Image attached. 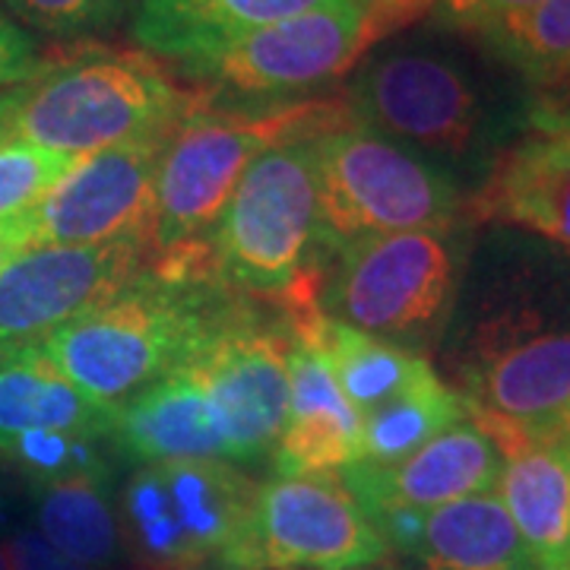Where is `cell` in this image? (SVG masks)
Returning a JSON list of instances; mask_svg holds the SVG:
<instances>
[{"instance_id":"cell-25","label":"cell","mask_w":570,"mask_h":570,"mask_svg":"<svg viewBox=\"0 0 570 570\" xmlns=\"http://www.w3.org/2000/svg\"><path fill=\"white\" fill-rule=\"evenodd\" d=\"M463 419H466V403L460 390L444 384L434 374V367H428L403 393L362 415L358 463L396 466Z\"/></svg>"},{"instance_id":"cell-35","label":"cell","mask_w":570,"mask_h":570,"mask_svg":"<svg viewBox=\"0 0 570 570\" xmlns=\"http://www.w3.org/2000/svg\"><path fill=\"white\" fill-rule=\"evenodd\" d=\"M20 96L22 86H13V89H3V92H0V140L10 137V124H13V115H17Z\"/></svg>"},{"instance_id":"cell-16","label":"cell","mask_w":570,"mask_h":570,"mask_svg":"<svg viewBox=\"0 0 570 570\" xmlns=\"http://www.w3.org/2000/svg\"><path fill=\"white\" fill-rule=\"evenodd\" d=\"M504 453L485 428L463 419L396 466L355 463L343 472L371 523L390 513H428L498 485Z\"/></svg>"},{"instance_id":"cell-8","label":"cell","mask_w":570,"mask_h":570,"mask_svg":"<svg viewBox=\"0 0 570 570\" xmlns=\"http://www.w3.org/2000/svg\"><path fill=\"white\" fill-rule=\"evenodd\" d=\"M456 367L466 415L508 453L570 406V314L504 307L479 324Z\"/></svg>"},{"instance_id":"cell-19","label":"cell","mask_w":570,"mask_h":570,"mask_svg":"<svg viewBox=\"0 0 570 570\" xmlns=\"http://www.w3.org/2000/svg\"><path fill=\"white\" fill-rule=\"evenodd\" d=\"M108 438L140 466L228 456L223 428L194 362L168 371L163 381L115 409Z\"/></svg>"},{"instance_id":"cell-13","label":"cell","mask_w":570,"mask_h":570,"mask_svg":"<svg viewBox=\"0 0 570 570\" xmlns=\"http://www.w3.org/2000/svg\"><path fill=\"white\" fill-rule=\"evenodd\" d=\"M146 250V238L20 250L0 269V355L36 346L118 295L142 273Z\"/></svg>"},{"instance_id":"cell-31","label":"cell","mask_w":570,"mask_h":570,"mask_svg":"<svg viewBox=\"0 0 570 570\" xmlns=\"http://www.w3.org/2000/svg\"><path fill=\"white\" fill-rule=\"evenodd\" d=\"M535 3L539 0H434V20L448 29L482 36L485 29L508 20L513 13L530 10Z\"/></svg>"},{"instance_id":"cell-24","label":"cell","mask_w":570,"mask_h":570,"mask_svg":"<svg viewBox=\"0 0 570 570\" xmlns=\"http://www.w3.org/2000/svg\"><path fill=\"white\" fill-rule=\"evenodd\" d=\"M108 472H80L36 485L39 532L86 570L111 568L121 551V523L108 501Z\"/></svg>"},{"instance_id":"cell-6","label":"cell","mask_w":570,"mask_h":570,"mask_svg":"<svg viewBox=\"0 0 570 570\" xmlns=\"http://www.w3.org/2000/svg\"><path fill=\"white\" fill-rule=\"evenodd\" d=\"M254 501L257 482L225 460L146 463L124 485L121 539L140 570H247Z\"/></svg>"},{"instance_id":"cell-26","label":"cell","mask_w":570,"mask_h":570,"mask_svg":"<svg viewBox=\"0 0 570 570\" xmlns=\"http://www.w3.org/2000/svg\"><path fill=\"white\" fill-rule=\"evenodd\" d=\"M479 39L530 80L570 77V0H539L485 29Z\"/></svg>"},{"instance_id":"cell-1","label":"cell","mask_w":570,"mask_h":570,"mask_svg":"<svg viewBox=\"0 0 570 570\" xmlns=\"http://www.w3.org/2000/svg\"><path fill=\"white\" fill-rule=\"evenodd\" d=\"M348 121L346 102L190 108L168 130L159 156L146 269L171 283H216L209 238L247 165L279 142L317 140Z\"/></svg>"},{"instance_id":"cell-14","label":"cell","mask_w":570,"mask_h":570,"mask_svg":"<svg viewBox=\"0 0 570 570\" xmlns=\"http://www.w3.org/2000/svg\"><path fill=\"white\" fill-rule=\"evenodd\" d=\"M288 326L257 317L242 302L194 362L223 428L228 460L273 453L288 415Z\"/></svg>"},{"instance_id":"cell-22","label":"cell","mask_w":570,"mask_h":570,"mask_svg":"<svg viewBox=\"0 0 570 570\" xmlns=\"http://www.w3.org/2000/svg\"><path fill=\"white\" fill-rule=\"evenodd\" d=\"M283 321L292 336H302L321 348L336 387L343 390L358 419L403 393L422 371L431 367V362L412 348L330 321L321 305L288 311Z\"/></svg>"},{"instance_id":"cell-36","label":"cell","mask_w":570,"mask_h":570,"mask_svg":"<svg viewBox=\"0 0 570 570\" xmlns=\"http://www.w3.org/2000/svg\"><path fill=\"white\" fill-rule=\"evenodd\" d=\"M546 434H561V438H570V406L558 415V422H554Z\"/></svg>"},{"instance_id":"cell-33","label":"cell","mask_w":570,"mask_h":570,"mask_svg":"<svg viewBox=\"0 0 570 570\" xmlns=\"http://www.w3.org/2000/svg\"><path fill=\"white\" fill-rule=\"evenodd\" d=\"M384 20H387L390 29H396V26H403V22L415 20L422 10L428 7H434V0H367Z\"/></svg>"},{"instance_id":"cell-17","label":"cell","mask_w":570,"mask_h":570,"mask_svg":"<svg viewBox=\"0 0 570 570\" xmlns=\"http://www.w3.org/2000/svg\"><path fill=\"white\" fill-rule=\"evenodd\" d=\"M269 456L273 472L288 479L336 475L362 456V419L336 387L321 348L302 336H292L288 348V415Z\"/></svg>"},{"instance_id":"cell-37","label":"cell","mask_w":570,"mask_h":570,"mask_svg":"<svg viewBox=\"0 0 570 570\" xmlns=\"http://www.w3.org/2000/svg\"><path fill=\"white\" fill-rule=\"evenodd\" d=\"M197 570H242V568H232V564H223V561H209V564H204V568Z\"/></svg>"},{"instance_id":"cell-34","label":"cell","mask_w":570,"mask_h":570,"mask_svg":"<svg viewBox=\"0 0 570 570\" xmlns=\"http://www.w3.org/2000/svg\"><path fill=\"white\" fill-rule=\"evenodd\" d=\"M20 250H26V242H22V228H20V216L0 223V269L10 264Z\"/></svg>"},{"instance_id":"cell-2","label":"cell","mask_w":570,"mask_h":570,"mask_svg":"<svg viewBox=\"0 0 570 570\" xmlns=\"http://www.w3.org/2000/svg\"><path fill=\"white\" fill-rule=\"evenodd\" d=\"M238 305L219 283H168L142 266L118 295L32 348L86 400L115 412L194 358Z\"/></svg>"},{"instance_id":"cell-30","label":"cell","mask_w":570,"mask_h":570,"mask_svg":"<svg viewBox=\"0 0 570 570\" xmlns=\"http://www.w3.org/2000/svg\"><path fill=\"white\" fill-rule=\"evenodd\" d=\"M48 61L39 55L36 39L0 10V92L36 80Z\"/></svg>"},{"instance_id":"cell-15","label":"cell","mask_w":570,"mask_h":570,"mask_svg":"<svg viewBox=\"0 0 570 570\" xmlns=\"http://www.w3.org/2000/svg\"><path fill=\"white\" fill-rule=\"evenodd\" d=\"M479 223L513 225L570 250V111L542 108L523 134L494 156L469 200Z\"/></svg>"},{"instance_id":"cell-27","label":"cell","mask_w":570,"mask_h":570,"mask_svg":"<svg viewBox=\"0 0 570 570\" xmlns=\"http://www.w3.org/2000/svg\"><path fill=\"white\" fill-rule=\"evenodd\" d=\"M96 441L99 438H80L63 431H29L3 444L0 456L32 485H48L80 472H108Z\"/></svg>"},{"instance_id":"cell-10","label":"cell","mask_w":570,"mask_h":570,"mask_svg":"<svg viewBox=\"0 0 570 570\" xmlns=\"http://www.w3.org/2000/svg\"><path fill=\"white\" fill-rule=\"evenodd\" d=\"M387 32V20L367 0H333L254 29L213 55L184 63L181 70L219 92L279 99L343 77Z\"/></svg>"},{"instance_id":"cell-38","label":"cell","mask_w":570,"mask_h":570,"mask_svg":"<svg viewBox=\"0 0 570 570\" xmlns=\"http://www.w3.org/2000/svg\"><path fill=\"white\" fill-rule=\"evenodd\" d=\"M0 570H10L7 568V554H3V549H0Z\"/></svg>"},{"instance_id":"cell-3","label":"cell","mask_w":570,"mask_h":570,"mask_svg":"<svg viewBox=\"0 0 570 570\" xmlns=\"http://www.w3.org/2000/svg\"><path fill=\"white\" fill-rule=\"evenodd\" d=\"M321 250L317 140L279 142L247 165L209 238L216 283L283 314L317 307L326 276Z\"/></svg>"},{"instance_id":"cell-4","label":"cell","mask_w":570,"mask_h":570,"mask_svg":"<svg viewBox=\"0 0 570 570\" xmlns=\"http://www.w3.org/2000/svg\"><path fill=\"white\" fill-rule=\"evenodd\" d=\"M197 105L149 55L92 48L48 61L36 80L22 82L10 137L86 159L171 127Z\"/></svg>"},{"instance_id":"cell-32","label":"cell","mask_w":570,"mask_h":570,"mask_svg":"<svg viewBox=\"0 0 570 570\" xmlns=\"http://www.w3.org/2000/svg\"><path fill=\"white\" fill-rule=\"evenodd\" d=\"M7 568L10 570H86L58 551L39 530H17L7 539Z\"/></svg>"},{"instance_id":"cell-11","label":"cell","mask_w":570,"mask_h":570,"mask_svg":"<svg viewBox=\"0 0 570 570\" xmlns=\"http://www.w3.org/2000/svg\"><path fill=\"white\" fill-rule=\"evenodd\" d=\"M387 542L336 475H276L257 485L247 570H365Z\"/></svg>"},{"instance_id":"cell-12","label":"cell","mask_w":570,"mask_h":570,"mask_svg":"<svg viewBox=\"0 0 570 570\" xmlns=\"http://www.w3.org/2000/svg\"><path fill=\"white\" fill-rule=\"evenodd\" d=\"M171 127L149 130L73 165L41 197V204L20 216L26 250L51 245H105L121 238L149 242L156 168Z\"/></svg>"},{"instance_id":"cell-20","label":"cell","mask_w":570,"mask_h":570,"mask_svg":"<svg viewBox=\"0 0 570 570\" xmlns=\"http://www.w3.org/2000/svg\"><path fill=\"white\" fill-rule=\"evenodd\" d=\"M494 489L535 570H570V438L535 434L510 448Z\"/></svg>"},{"instance_id":"cell-18","label":"cell","mask_w":570,"mask_h":570,"mask_svg":"<svg viewBox=\"0 0 570 570\" xmlns=\"http://www.w3.org/2000/svg\"><path fill=\"white\" fill-rule=\"evenodd\" d=\"M387 549L425 570H535L498 494H472L428 513H390L374 523Z\"/></svg>"},{"instance_id":"cell-29","label":"cell","mask_w":570,"mask_h":570,"mask_svg":"<svg viewBox=\"0 0 570 570\" xmlns=\"http://www.w3.org/2000/svg\"><path fill=\"white\" fill-rule=\"evenodd\" d=\"M127 0H0V10L22 29L51 39H82L111 29L121 20Z\"/></svg>"},{"instance_id":"cell-7","label":"cell","mask_w":570,"mask_h":570,"mask_svg":"<svg viewBox=\"0 0 570 570\" xmlns=\"http://www.w3.org/2000/svg\"><path fill=\"white\" fill-rule=\"evenodd\" d=\"M321 311L396 346L441 336L456 302L460 254L453 232H400L362 238L330 254Z\"/></svg>"},{"instance_id":"cell-21","label":"cell","mask_w":570,"mask_h":570,"mask_svg":"<svg viewBox=\"0 0 570 570\" xmlns=\"http://www.w3.org/2000/svg\"><path fill=\"white\" fill-rule=\"evenodd\" d=\"M333 0H134V39L178 67Z\"/></svg>"},{"instance_id":"cell-28","label":"cell","mask_w":570,"mask_h":570,"mask_svg":"<svg viewBox=\"0 0 570 570\" xmlns=\"http://www.w3.org/2000/svg\"><path fill=\"white\" fill-rule=\"evenodd\" d=\"M80 159L7 137L0 140V223L29 213Z\"/></svg>"},{"instance_id":"cell-5","label":"cell","mask_w":570,"mask_h":570,"mask_svg":"<svg viewBox=\"0 0 570 570\" xmlns=\"http://www.w3.org/2000/svg\"><path fill=\"white\" fill-rule=\"evenodd\" d=\"M460 190L409 146L352 121L317 137V213L326 254L400 232H453Z\"/></svg>"},{"instance_id":"cell-23","label":"cell","mask_w":570,"mask_h":570,"mask_svg":"<svg viewBox=\"0 0 570 570\" xmlns=\"http://www.w3.org/2000/svg\"><path fill=\"white\" fill-rule=\"evenodd\" d=\"M111 419L32 346L0 355V448L29 431L108 438Z\"/></svg>"},{"instance_id":"cell-9","label":"cell","mask_w":570,"mask_h":570,"mask_svg":"<svg viewBox=\"0 0 570 570\" xmlns=\"http://www.w3.org/2000/svg\"><path fill=\"white\" fill-rule=\"evenodd\" d=\"M346 105L362 127L444 159H469L491 134L479 80L466 63L431 48H400L365 63Z\"/></svg>"}]
</instances>
